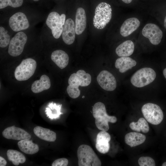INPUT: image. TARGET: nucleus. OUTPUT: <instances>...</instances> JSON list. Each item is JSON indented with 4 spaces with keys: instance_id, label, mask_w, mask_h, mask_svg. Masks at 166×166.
Segmentation results:
<instances>
[{
    "instance_id": "nucleus-1",
    "label": "nucleus",
    "mask_w": 166,
    "mask_h": 166,
    "mask_svg": "<svg viewBox=\"0 0 166 166\" xmlns=\"http://www.w3.org/2000/svg\"><path fill=\"white\" fill-rule=\"evenodd\" d=\"M91 77L88 73H86L83 70H79L76 73L71 74L69 77L67 88V92L71 98L75 99L79 97L80 91L79 86L85 87L91 83Z\"/></svg>"
},
{
    "instance_id": "nucleus-2",
    "label": "nucleus",
    "mask_w": 166,
    "mask_h": 166,
    "mask_svg": "<svg viewBox=\"0 0 166 166\" xmlns=\"http://www.w3.org/2000/svg\"><path fill=\"white\" fill-rule=\"evenodd\" d=\"M93 115L95 119V124L98 129L104 131L109 129V122L114 123L117 121V118L109 116L107 113L105 105L102 102L96 103L92 109Z\"/></svg>"
},
{
    "instance_id": "nucleus-3",
    "label": "nucleus",
    "mask_w": 166,
    "mask_h": 166,
    "mask_svg": "<svg viewBox=\"0 0 166 166\" xmlns=\"http://www.w3.org/2000/svg\"><path fill=\"white\" fill-rule=\"evenodd\" d=\"M77 156L79 166H101V162L92 148L86 144L80 145Z\"/></svg>"
},
{
    "instance_id": "nucleus-4",
    "label": "nucleus",
    "mask_w": 166,
    "mask_h": 166,
    "mask_svg": "<svg viewBox=\"0 0 166 166\" xmlns=\"http://www.w3.org/2000/svg\"><path fill=\"white\" fill-rule=\"evenodd\" d=\"M112 15V9L109 4L102 2L96 6L93 18V24L98 29L104 28L110 22Z\"/></svg>"
},
{
    "instance_id": "nucleus-5",
    "label": "nucleus",
    "mask_w": 166,
    "mask_h": 166,
    "mask_svg": "<svg viewBox=\"0 0 166 166\" xmlns=\"http://www.w3.org/2000/svg\"><path fill=\"white\" fill-rule=\"evenodd\" d=\"M156 74L150 68H144L136 71L132 76L130 81L134 86L138 88L145 86L153 82Z\"/></svg>"
},
{
    "instance_id": "nucleus-6",
    "label": "nucleus",
    "mask_w": 166,
    "mask_h": 166,
    "mask_svg": "<svg viewBox=\"0 0 166 166\" xmlns=\"http://www.w3.org/2000/svg\"><path fill=\"white\" fill-rule=\"evenodd\" d=\"M36 67V62L34 59L27 58L23 60L15 70V78L18 81L28 80L34 74Z\"/></svg>"
},
{
    "instance_id": "nucleus-7",
    "label": "nucleus",
    "mask_w": 166,
    "mask_h": 166,
    "mask_svg": "<svg viewBox=\"0 0 166 166\" xmlns=\"http://www.w3.org/2000/svg\"><path fill=\"white\" fill-rule=\"evenodd\" d=\"M143 114L146 120L153 125H158L162 121L164 115L160 107L152 103H147L141 108Z\"/></svg>"
},
{
    "instance_id": "nucleus-8",
    "label": "nucleus",
    "mask_w": 166,
    "mask_h": 166,
    "mask_svg": "<svg viewBox=\"0 0 166 166\" xmlns=\"http://www.w3.org/2000/svg\"><path fill=\"white\" fill-rule=\"evenodd\" d=\"M65 14L61 15L56 12H52L49 14L46 21L48 27L51 30L53 37L56 39L59 38L62 32L63 26L65 22Z\"/></svg>"
},
{
    "instance_id": "nucleus-9",
    "label": "nucleus",
    "mask_w": 166,
    "mask_h": 166,
    "mask_svg": "<svg viewBox=\"0 0 166 166\" xmlns=\"http://www.w3.org/2000/svg\"><path fill=\"white\" fill-rule=\"evenodd\" d=\"M27 40L26 35L22 32L17 33L11 39L9 44L8 53L13 57H17L22 52Z\"/></svg>"
},
{
    "instance_id": "nucleus-10",
    "label": "nucleus",
    "mask_w": 166,
    "mask_h": 166,
    "mask_svg": "<svg viewBox=\"0 0 166 166\" xmlns=\"http://www.w3.org/2000/svg\"><path fill=\"white\" fill-rule=\"evenodd\" d=\"M142 33L152 44L155 45L160 43L163 37L161 30L157 25L153 23L146 24L143 29Z\"/></svg>"
},
{
    "instance_id": "nucleus-11",
    "label": "nucleus",
    "mask_w": 166,
    "mask_h": 166,
    "mask_svg": "<svg viewBox=\"0 0 166 166\" xmlns=\"http://www.w3.org/2000/svg\"><path fill=\"white\" fill-rule=\"evenodd\" d=\"M9 26L14 31L17 32L29 28L30 24L25 14L21 12H17L10 18Z\"/></svg>"
},
{
    "instance_id": "nucleus-12",
    "label": "nucleus",
    "mask_w": 166,
    "mask_h": 166,
    "mask_svg": "<svg viewBox=\"0 0 166 166\" xmlns=\"http://www.w3.org/2000/svg\"><path fill=\"white\" fill-rule=\"evenodd\" d=\"M99 85L104 89L108 91L114 90L117 86V82L114 76L109 71H101L97 77Z\"/></svg>"
},
{
    "instance_id": "nucleus-13",
    "label": "nucleus",
    "mask_w": 166,
    "mask_h": 166,
    "mask_svg": "<svg viewBox=\"0 0 166 166\" xmlns=\"http://www.w3.org/2000/svg\"><path fill=\"white\" fill-rule=\"evenodd\" d=\"M2 135L6 139L16 140H28L31 138L29 133L14 125L6 128L2 132Z\"/></svg>"
},
{
    "instance_id": "nucleus-14",
    "label": "nucleus",
    "mask_w": 166,
    "mask_h": 166,
    "mask_svg": "<svg viewBox=\"0 0 166 166\" xmlns=\"http://www.w3.org/2000/svg\"><path fill=\"white\" fill-rule=\"evenodd\" d=\"M75 25L73 21L71 18H68L65 21L63 26L62 33V38L66 44H73L75 38Z\"/></svg>"
},
{
    "instance_id": "nucleus-15",
    "label": "nucleus",
    "mask_w": 166,
    "mask_h": 166,
    "mask_svg": "<svg viewBox=\"0 0 166 166\" xmlns=\"http://www.w3.org/2000/svg\"><path fill=\"white\" fill-rule=\"evenodd\" d=\"M111 140L109 134L106 131H102L97 134L95 147L98 151L102 154L107 153L110 149L109 142Z\"/></svg>"
},
{
    "instance_id": "nucleus-16",
    "label": "nucleus",
    "mask_w": 166,
    "mask_h": 166,
    "mask_svg": "<svg viewBox=\"0 0 166 166\" xmlns=\"http://www.w3.org/2000/svg\"><path fill=\"white\" fill-rule=\"evenodd\" d=\"M140 24V21L136 18H131L127 19L121 27L120 34L124 37L129 36L139 27Z\"/></svg>"
},
{
    "instance_id": "nucleus-17",
    "label": "nucleus",
    "mask_w": 166,
    "mask_h": 166,
    "mask_svg": "<svg viewBox=\"0 0 166 166\" xmlns=\"http://www.w3.org/2000/svg\"><path fill=\"white\" fill-rule=\"evenodd\" d=\"M86 17L84 9L82 7L78 8L76 11L75 19L76 34H81L85 30L86 26Z\"/></svg>"
},
{
    "instance_id": "nucleus-18",
    "label": "nucleus",
    "mask_w": 166,
    "mask_h": 166,
    "mask_svg": "<svg viewBox=\"0 0 166 166\" xmlns=\"http://www.w3.org/2000/svg\"><path fill=\"white\" fill-rule=\"evenodd\" d=\"M52 60L61 69H62L68 65L69 57L67 54L61 50L53 51L51 56Z\"/></svg>"
},
{
    "instance_id": "nucleus-19",
    "label": "nucleus",
    "mask_w": 166,
    "mask_h": 166,
    "mask_svg": "<svg viewBox=\"0 0 166 166\" xmlns=\"http://www.w3.org/2000/svg\"><path fill=\"white\" fill-rule=\"evenodd\" d=\"M50 86L49 77L46 75H43L41 77L39 80L35 81L33 83L31 90L34 93H38L49 89Z\"/></svg>"
},
{
    "instance_id": "nucleus-20",
    "label": "nucleus",
    "mask_w": 166,
    "mask_h": 166,
    "mask_svg": "<svg viewBox=\"0 0 166 166\" xmlns=\"http://www.w3.org/2000/svg\"><path fill=\"white\" fill-rule=\"evenodd\" d=\"M33 131L37 136L43 140L54 142L56 139V133L49 129L37 126L34 128Z\"/></svg>"
},
{
    "instance_id": "nucleus-21",
    "label": "nucleus",
    "mask_w": 166,
    "mask_h": 166,
    "mask_svg": "<svg viewBox=\"0 0 166 166\" xmlns=\"http://www.w3.org/2000/svg\"><path fill=\"white\" fill-rule=\"evenodd\" d=\"M136 64V61L131 57H122L117 59L115 63V67L119 69L120 73H124L131 69Z\"/></svg>"
},
{
    "instance_id": "nucleus-22",
    "label": "nucleus",
    "mask_w": 166,
    "mask_h": 166,
    "mask_svg": "<svg viewBox=\"0 0 166 166\" xmlns=\"http://www.w3.org/2000/svg\"><path fill=\"white\" fill-rule=\"evenodd\" d=\"M145 136L140 133L131 132L125 136V143L131 147H134L143 143L146 140Z\"/></svg>"
},
{
    "instance_id": "nucleus-23",
    "label": "nucleus",
    "mask_w": 166,
    "mask_h": 166,
    "mask_svg": "<svg viewBox=\"0 0 166 166\" xmlns=\"http://www.w3.org/2000/svg\"><path fill=\"white\" fill-rule=\"evenodd\" d=\"M134 48L133 42L131 40L125 41L116 48V53L120 57H128L133 53Z\"/></svg>"
},
{
    "instance_id": "nucleus-24",
    "label": "nucleus",
    "mask_w": 166,
    "mask_h": 166,
    "mask_svg": "<svg viewBox=\"0 0 166 166\" xmlns=\"http://www.w3.org/2000/svg\"><path fill=\"white\" fill-rule=\"evenodd\" d=\"M18 145L20 150L28 154L32 155L36 153L39 150L38 145L34 143L32 140H20L18 142Z\"/></svg>"
},
{
    "instance_id": "nucleus-25",
    "label": "nucleus",
    "mask_w": 166,
    "mask_h": 166,
    "mask_svg": "<svg viewBox=\"0 0 166 166\" xmlns=\"http://www.w3.org/2000/svg\"><path fill=\"white\" fill-rule=\"evenodd\" d=\"M6 154L8 160L15 165L18 166L20 163L22 164L26 161L25 156L17 150L9 149L7 150Z\"/></svg>"
},
{
    "instance_id": "nucleus-26",
    "label": "nucleus",
    "mask_w": 166,
    "mask_h": 166,
    "mask_svg": "<svg viewBox=\"0 0 166 166\" xmlns=\"http://www.w3.org/2000/svg\"><path fill=\"white\" fill-rule=\"evenodd\" d=\"M61 104L57 105L53 102L49 103L45 110L47 116L51 120L58 118L63 113L61 112Z\"/></svg>"
},
{
    "instance_id": "nucleus-27",
    "label": "nucleus",
    "mask_w": 166,
    "mask_h": 166,
    "mask_svg": "<svg viewBox=\"0 0 166 166\" xmlns=\"http://www.w3.org/2000/svg\"><path fill=\"white\" fill-rule=\"evenodd\" d=\"M129 127L133 130L137 132L141 131L144 133L148 132L149 130L147 121L143 118H139L137 122H131L129 124Z\"/></svg>"
},
{
    "instance_id": "nucleus-28",
    "label": "nucleus",
    "mask_w": 166,
    "mask_h": 166,
    "mask_svg": "<svg viewBox=\"0 0 166 166\" xmlns=\"http://www.w3.org/2000/svg\"><path fill=\"white\" fill-rule=\"evenodd\" d=\"M10 38L8 32L3 27H0V47L5 48L9 44Z\"/></svg>"
},
{
    "instance_id": "nucleus-29",
    "label": "nucleus",
    "mask_w": 166,
    "mask_h": 166,
    "mask_svg": "<svg viewBox=\"0 0 166 166\" xmlns=\"http://www.w3.org/2000/svg\"><path fill=\"white\" fill-rule=\"evenodd\" d=\"M23 0H0V9L4 8L8 6L17 8L21 6Z\"/></svg>"
},
{
    "instance_id": "nucleus-30",
    "label": "nucleus",
    "mask_w": 166,
    "mask_h": 166,
    "mask_svg": "<svg viewBox=\"0 0 166 166\" xmlns=\"http://www.w3.org/2000/svg\"><path fill=\"white\" fill-rule=\"evenodd\" d=\"M138 163L140 166H155V163L154 160L149 156H142L138 160Z\"/></svg>"
},
{
    "instance_id": "nucleus-31",
    "label": "nucleus",
    "mask_w": 166,
    "mask_h": 166,
    "mask_svg": "<svg viewBox=\"0 0 166 166\" xmlns=\"http://www.w3.org/2000/svg\"><path fill=\"white\" fill-rule=\"evenodd\" d=\"M68 160L65 158H59L55 160L52 164V166H67L68 164Z\"/></svg>"
},
{
    "instance_id": "nucleus-32",
    "label": "nucleus",
    "mask_w": 166,
    "mask_h": 166,
    "mask_svg": "<svg viewBox=\"0 0 166 166\" xmlns=\"http://www.w3.org/2000/svg\"><path fill=\"white\" fill-rule=\"evenodd\" d=\"M7 164V162L5 159L2 157L0 156V166H5Z\"/></svg>"
},
{
    "instance_id": "nucleus-33",
    "label": "nucleus",
    "mask_w": 166,
    "mask_h": 166,
    "mask_svg": "<svg viewBox=\"0 0 166 166\" xmlns=\"http://www.w3.org/2000/svg\"><path fill=\"white\" fill-rule=\"evenodd\" d=\"M123 2L125 3L128 4L131 3L132 0H121Z\"/></svg>"
},
{
    "instance_id": "nucleus-34",
    "label": "nucleus",
    "mask_w": 166,
    "mask_h": 166,
    "mask_svg": "<svg viewBox=\"0 0 166 166\" xmlns=\"http://www.w3.org/2000/svg\"><path fill=\"white\" fill-rule=\"evenodd\" d=\"M163 75L166 79V68L164 69L163 71Z\"/></svg>"
},
{
    "instance_id": "nucleus-35",
    "label": "nucleus",
    "mask_w": 166,
    "mask_h": 166,
    "mask_svg": "<svg viewBox=\"0 0 166 166\" xmlns=\"http://www.w3.org/2000/svg\"><path fill=\"white\" fill-rule=\"evenodd\" d=\"M164 25L165 28L166 29V16L164 20Z\"/></svg>"
},
{
    "instance_id": "nucleus-36",
    "label": "nucleus",
    "mask_w": 166,
    "mask_h": 166,
    "mask_svg": "<svg viewBox=\"0 0 166 166\" xmlns=\"http://www.w3.org/2000/svg\"><path fill=\"white\" fill-rule=\"evenodd\" d=\"M162 166H166V162H164L162 165Z\"/></svg>"
},
{
    "instance_id": "nucleus-37",
    "label": "nucleus",
    "mask_w": 166,
    "mask_h": 166,
    "mask_svg": "<svg viewBox=\"0 0 166 166\" xmlns=\"http://www.w3.org/2000/svg\"><path fill=\"white\" fill-rule=\"evenodd\" d=\"M33 0L34 1H38L39 0Z\"/></svg>"
},
{
    "instance_id": "nucleus-38",
    "label": "nucleus",
    "mask_w": 166,
    "mask_h": 166,
    "mask_svg": "<svg viewBox=\"0 0 166 166\" xmlns=\"http://www.w3.org/2000/svg\"><path fill=\"white\" fill-rule=\"evenodd\" d=\"M84 97H85V96H83L82 97V98H84Z\"/></svg>"
}]
</instances>
